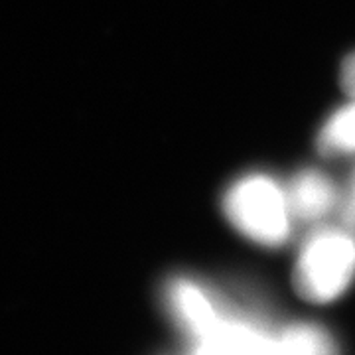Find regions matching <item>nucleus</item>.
Masks as SVG:
<instances>
[{"mask_svg": "<svg viewBox=\"0 0 355 355\" xmlns=\"http://www.w3.org/2000/svg\"><path fill=\"white\" fill-rule=\"evenodd\" d=\"M316 148L328 158L355 156V95L352 101L326 116L318 130Z\"/></svg>", "mask_w": 355, "mask_h": 355, "instance_id": "423d86ee", "label": "nucleus"}, {"mask_svg": "<svg viewBox=\"0 0 355 355\" xmlns=\"http://www.w3.org/2000/svg\"><path fill=\"white\" fill-rule=\"evenodd\" d=\"M340 207H342L343 225L355 229V174L354 180H352V186H349V191H347V196L342 198V205Z\"/></svg>", "mask_w": 355, "mask_h": 355, "instance_id": "6e6552de", "label": "nucleus"}, {"mask_svg": "<svg viewBox=\"0 0 355 355\" xmlns=\"http://www.w3.org/2000/svg\"><path fill=\"white\" fill-rule=\"evenodd\" d=\"M166 314L188 343L214 336L233 312V291L193 275H174L164 282Z\"/></svg>", "mask_w": 355, "mask_h": 355, "instance_id": "7ed1b4c3", "label": "nucleus"}, {"mask_svg": "<svg viewBox=\"0 0 355 355\" xmlns=\"http://www.w3.org/2000/svg\"><path fill=\"white\" fill-rule=\"evenodd\" d=\"M340 83H342V89L354 97L355 95V51L349 53L345 60L342 62V69H340Z\"/></svg>", "mask_w": 355, "mask_h": 355, "instance_id": "0eeeda50", "label": "nucleus"}, {"mask_svg": "<svg viewBox=\"0 0 355 355\" xmlns=\"http://www.w3.org/2000/svg\"><path fill=\"white\" fill-rule=\"evenodd\" d=\"M275 355H343V345L334 331L316 320H291L272 334Z\"/></svg>", "mask_w": 355, "mask_h": 355, "instance_id": "39448f33", "label": "nucleus"}, {"mask_svg": "<svg viewBox=\"0 0 355 355\" xmlns=\"http://www.w3.org/2000/svg\"><path fill=\"white\" fill-rule=\"evenodd\" d=\"M221 211L243 239L263 249H282L294 237V223L286 188L265 170H251L233 178L221 196Z\"/></svg>", "mask_w": 355, "mask_h": 355, "instance_id": "f257e3e1", "label": "nucleus"}, {"mask_svg": "<svg viewBox=\"0 0 355 355\" xmlns=\"http://www.w3.org/2000/svg\"><path fill=\"white\" fill-rule=\"evenodd\" d=\"M284 188L296 223L320 225L342 205L343 196L338 182L316 166L294 170Z\"/></svg>", "mask_w": 355, "mask_h": 355, "instance_id": "20e7f679", "label": "nucleus"}, {"mask_svg": "<svg viewBox=\"0 0 355 355\" xmlns=\"http://www.w3.org/2000/svg\"><path fill=\"white\" fill-rule=\"evenodd\" d=\"M355 282V229L314 225L292 266V284L312 304L340 300Z\"/></svg>", "mask_w": 355, "mask_h": 355, "instance_id": "f03ea898", "label": "nucleus"}]
</instances>
